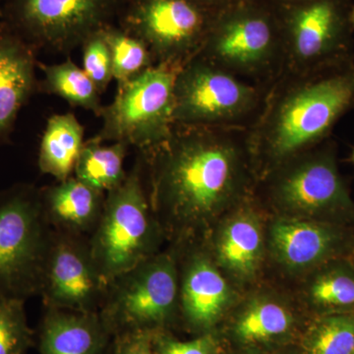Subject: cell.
<instances>
[{"instance_id":"cell-8","label":"cell","mask_w":354,"mask_h":354,"mask_svg":"<svg viewBox=\"0 0 354 354\" xmlns=\"http://www.w3.org/2000/svg\"><path fill=\"white\" fill-rule=\"evenodd\" d=\"M53 232L41 190L23 184L0 195V297L26 300L41 293Z\"/></svg>"},{"instance_id":"cell-4","label":"cell","mask_w":354,"mask_h":354,"mask_svg":"<svg viewBox=\"0 0 354 354\" xmlns=\"http://www.w3.org/2000/svg\"><path fill=\"white\" fill-rule=\"evenodd\" d=\"M259 180L265 181L267 197L279 216L354 227V201L330 138L288 158Z\"/></svg>"},{"instance_id":"cell-36","label":"cell","mask_w":354,"mask_h":354,"mask_svg":"<svg viewBox=\"0 0 354 354\" xmlns=\"http://www.w3.org/2000/svg\"><path fill=\"white\" fill-rule=\"evenodd\" d=\"M351 160H353L354 164V148L353 149V153H351Z\"/></svg>"},{"instance_id":"cell-17","label":"cell","mask_w":354,"mask_h":354,"mask_svg":"<svg viewBox=\"0 0 354 354\" xmlns=\"http://www.w3.org/2000/svg\"><path fill=\"white\" fill-rule=\"evenodd\" d=\"M249 199L223 216L212 242V258L223 274L237 283L256 278L265 253V232Z\"/></svg>"},{"instance_id":"cell-12","label":"cell","mask_w":354,"mask_h":354,"mask_svg":"<svg viewBox=\"0 0 354 354\" xmlns=\"http://www.w3.org/2000/svg\"><path fill=\"white\" fill-rule=\"evenodd\" d=\"M122 1L7 0L6 23L34 48L68 53L111 24Z\"/></svg>"},{"instance_id":"cell-33","label":"cell","mask_w":354,"mask_h":354,"mask_svg":"<svg viewBox=\"0 0 354 354\" xmlns=\"http://www.w3.org/2000/svg\"><path fill=\"white\" fill-rule=\"evenodd\" d=\"M295 1V0H266V3L274 7H279L283 6V4L290 3V2Z\"/></svg>"},{"instance_id":"cell-30","label":"cell","mask_w":354,"mask_h":354,"mask_svg":"<svg viewBox=\"0 0 354 354\" xmlns=\"http://www.w3.org/2000/svg\"><path fill=\"white\" fill-rule=\"evenodd\" d=\"M111 354H155L153 334L132 333L116 335L111 342Z\"/></svg>"},{"instance_id":"cell-34","label":"cell","mask_w":354,"mask_h":354,"mask_svg":"<svg viewBox=\"0 0 354 354\" xmlns=\"http://www.w3.org/2000/svg\"><path fill=\"white\" fill-rule=\"evenodd\" d=\"M346 258H348V259L351 261V264L354 266V239L353 244H351V250H349V252L348 254V256H346Z\"/></svg>"},{"instance_id":"cell-19","label":"cell","mask_w":354,"mask_h":354,"mask_svg":"<svg viewBox=\"0 0 354 354\" xmlns=\"http://www.w3.org/2000/svg\"><path fill=\"white\" fill-rule=\"evenodd\" d=\"M44 309L39 332L41 354H106L113 337L99 312Z\"/></svg>"},{"instance_id":"cell-29","label":"cell","mask_w":354,"mask_h":354,"mask_svg":"<svg viewBox=\"0 0 354 354\" xmlns=\"http://www.w3.org/2000/svg\"><path fill=\"white\" fill-rule=\"evenodd\" d=\"M153 349L155 354H225L216 330L186 342L179 341L169 332L155 333Z\"/></svg>"},{"instance_id":"cell-23","label":"cell","mask_w":354,"mask_h":354,"mask_svg":"<svg viewBox=\"0 0 354 354\" xmlns=\"http://www.w3.org/2000/svg\"><path fill=\"white\" fill-rule=\"evenodd\" d=\"M129 146L121 142L104 145L99 139L85 141L77 160L74 176L91 187L108 193L127 177L124 160Z\"/></svg>"},{"instance_id":"cell-21","label":"cell","mask_w":354,"mask_h":354,"mask_svg":"<svg viewBox=\"0 0 354 354\" xmlns=\"http://www.w3.org/2000/svg\"><path fill=\"white\" fill-rule=\"evenodd\" d=\"M304 299L310 316L354 313V266L351 261L337 258L309 272Z\"/></svg>"},{"instance_id":"cell-10","label":"cell","mask_w":354,"mask_h":354,"mask_svg":"<svg viewBox=\"0 0 354 354\" xmlns=\"http://www.w3.org/2000/svg\"><path fill=\"white\" fill-rule=\"evenodd\" d=\"M351 8V0H295L277 7L283 32V71L305 72L353 62Z\"/></svg>"},{"instance_id":"cell-35","label":"cell","mask_w":354,"mask_h":354,"mask_svg":"<svg viewBox=\"0 0 354 354\" xmlns=\"http://www.w3.org/2000/svg\"><path fill=\"white\" fill-rule=\"evenodd\" d=\"M351 24H353V27L354 29V6H353V8H351Z\"/></svg>"},{"instance_id":"cell-7","label":"cell","mask_w":354,"mask_h":354,"mask_svg":"<svg viewBox=\"0 0 354 354\" xmlns=\"http://www.w3.org/2000/svg\"><path fill=\"white\" fill-rule=\"evenodd\" d=\"M99 315L113 339L169 332L180 315L176 253L158 252L111 281Z\"/></svg>"},{"instance_id":"cell-15","label":"cell","mask_w":354,"mask_h":354,"mask_svg":"<svg viewBox=\"0 0 354 354\" xmlns=\"http://www.w3.org/2000/svg\"><path fill=\"white\" fill-rule=\"evenodd\" d=\"M184 257L179 274V314L196 335L214 332L234 304V291L211 254L194 248Z\"/></svg>"},{"instance_id":"cell-28","label":"cell","mask_w":354,"mask_h":354,"mask_svg":"<svg viewBox=\"0 0 354 354\" xmlns=\"http://www.w3.org/2000/svg\"><path fill=\"white\" fill-rule=\"evenodd\" d=\"M101 31L82 44V62L84 71L102 94L113 80V72L111 50Z\"/></svg>"},{"instance_id":"cell-26","label":"cell","mask_w":354,"mask_h":354,"mask_svg":"<svg viewBox=\"0 0 354 354\" xmlns=\"http://www.w3.org/2000/svg\"><path fill=\"white\" fill-rule=\"evenodd\" d=\"M101 32L111 50L113 79L118 85L156 65L145 44L122 28L109 24Z\"/></svg>"},{"instance_id":"cell-37","label":"cell","mask_w":354,"mask_h":354,"mask_svg":"<svg viewBox=\"0 0 354 354\" xmlns=\"http://www.w3.org/2000/svg\"><path fill=\"white\" fill-rule=\"evenodd\" d=\"M248 1L265 2L266 0H248ZM265 3H266V2H265Z\"/></svg>"},{"instance_id":"cell-31","label":"cell","mask_w":354,"mask_h":354,"mask_svg":"<svg viewBox=\"0 0 354 354\" xmlns=\"http://www.w3.org/2000/svg\"><path fill=\"white\" fill-rule=\"evenodd\" d=\"M230 354H297V351L288 348H245L234 349V353Z\"/></svg>"},{"instance_id":"cell-24","label":"cell","mask_w":354,"mask_h":354,"mask_svg":"<svg viewBox=\"0 0 354 354\" xmlns=\"http://www.w3.org/2000/svg\"><path fill=\"white\" fill-rule=\"evenodd\" d=\"M297 354H354V313L310 316Z\"/></svg>"},{"instance_id":"cell-27","label":"cell","mask_w":354,"mask_h":354,"mask_svg":"<svg viewBox=\"0 0 354 354\" xmlns=\"http://www.w3.org/2000/svg\"><path fill=\"white\" fill-rule=\"evenodd\" d=\"M34 342L25 300L0 297V354H27Z\"/></svg>"},{"instance_id":"cell-13","label":"cell","mask_w":354,"mask_h":354,"mask_svg":"<svg viewBox=\"0 0 354 354\" xmlns=\"http://www.w3.org/2000/svg\"><path fill=\"white\" fill-rule=\"evenodd\" d=\"M108 286L91 252L88 239L53 230L39 293L44 308L95 313Z\"/></svg>"},{"instance_id":"cell-1","label":"cell","mask_w":354,"mask_h":354,"mask_svg":"<svg viewBox=\"0 0 354 354\" xmlns=\"http://www.w3.org/2000/svg\"><path fill=\"white\" fill-rule=\"evenodd\" d=\"M151 207L165 235L189 241L248 199L257 180L247 130L174 125L152 150Z\"/></svg>"},{"instance_id":"cell-2","label":"cell","mask_w":354,"mask_h":354,"mask_svg":"<svg viewBox=\"0 0 354 354\" xmlns=\"http://www.w3.org/2000/svg\"><path fill=\"white\" fill-rule=\"evenodd\" d=\"M353 109L354 60L310 71L281 72L247 130L256 179L330 139L337 123Z\"/></svg>"},{"instance_id":"cell-5","label":"cell","mask_w":354,"mask_h":354,"mask_svg":"<svg viewBox=\"0 0 354 354\" xmlns=\"http://www.w3.org/2000/svg\"><path fill=\"white\" fill-rule=\"evenodd\" d=\"M164 236L137 165L106 193L101 218L88 237L91 252L109 283L157 254Z\"/></svg>"},{"instance_id":"cell-9","label":"cell","mask_w":354,"mask_h":354,"mask_svg":"<svg viewBox=\"0 0 354 354\" xmlns=\"http://www.w3.org/2000/svg\"><path fill=\"white\" fill-rule=\"evenodd\" d=\"M153 65L120 84L113 102L102 106V127L95 138L152 150L171 137L174 127V82L178 70Z\"/></svg>"},{"instance_id":"cell-16","label":"cell","mask_w":354,"mask_h":354,"mask_svg":"<svg viewBox=\"0 0 354 354\" xmlns=\"http://www.w3.org/2000/svg\"><path fill=\"white\" fill-rule=\"evenodd\" d=\"M308 319L300 321L277 295L258 293L232 310L225 335L234 349L288 348L297 344Z\"/></svg>"},{"instance_id":"cell-20","label":"cell","mask_w":354,"mask_h":354,"mask_svg":"<svg viewBox=\"0 0 354 354\" xmlns=\"http://www.w3.org/2000/svg\"><path fill=\"white\" fill-rule=\"evenodd\" d=\"M106 195L71 176L41 190V208L53 230L85 236L97 227Z\"/></svg>"},{"instance_id":"cell-32","label":"cell","mask_w":354,"mask_h":354,"mask_svg":"<svg viewBox=\"0 0 354 354\" xmlns=\"http://www.w3.org/2000/svg\"><path fill=\"white\" fill-rule=\"evenodd\" d=\"M203 3L206 4L212 8L216 9V10H221V9L225 8V7L232 6L239 0H200Z\"/></svg>"},{"instance_id":"cell-22","label":"cell","mask_w":354,"mask_h":354,"mask_svg":"<svg viewBox=\"0 0 354 354\" xmlns=\"http://www.w3.org/2000/svg\"><path fill=\"white\" fill-rule=\"evenodd\" d=\"M84 144V127L75 114H53L39 144V169L58 181L66 180L74 174Z\"/></svg>"},{"instance_id":"cell-11","label":"cell","mask_w":354,"mask_h":354,"mask_svg":"<svg viewBox=\"0 0 354 354\" xmlns=\"http://www.w3.org/2000/svg\"><path fill=\"white\" fill-rule=\"evenodd\" d=\"M218 12L200 0H123L120 27L145 44L156 65L181 68L201 51Z\"/></svg>"},{"instance_id":"cell-18","label":"cell","mask_w":354,"mask_h":354,"mask_svg":"<svg viewBox=\"0 0 354 354\" xmlns=\"http://www.w3.org/2000/svg\"><path fill=\"white\" fill-rule=\"evenodd\" d=\"M35 50L7 23L0 24V145L36 88Z\"/></svg>"},{"instance_id":"cell-14","label":"cell","mask_w":354,"mask_h":354,"mask_svg":"<svg viewBox=\"0 0 354 354\" xmlns=\"http://www.w3.org/2000/svg\"><path fill=\"white\" fill-rule=\"evenodd\" d=\"M267 236L270 252L279 265L291 272L308 274L330 260L348 256L354 227L279 216Z\"/></svg>"},{"instance_id":"cell-6","label":"cell","mask_w":354,"mask_h":354,"mask_svg":"<svg viewBox=\"0 0 354 354\" xmlns=\"http://www.w3.org/2000/svg\"><path fill=\"white\" fill-rule=\"evenodd\" d=\"M269 87L197 55L176 74L174 124L248 130L259 115Z\"/></svg>"},{"instance_id":"cell-3","label":"cell","mask_w":354,"mask_h":354,"mask_svg":"<svg viewBox=\"0 0 354 354\" xmlns=\"http://www.w3.org/2000/svg\"><path fill=\"white\" fill-rule=\"evenodd\" d=\"M198 55L245 80L271 85L285 62L278 10L248 0L221 9Z\"/></svg>"},{"instance_id":"cell-25","label":"cell","mask_w":354,"mask_h":354,"mask_svg":"<svg viewBox=\"0 0 354 354\" xmlns=\"http://www.w3.org/2000/svg\"><path fill=\"white\" fill-rule=\"evenodd\" d=\"M44 74V92L58 95L73 106L101 113V93L83 68L71 59L58 64H38Z\"/></svg>"}]
</instances>
